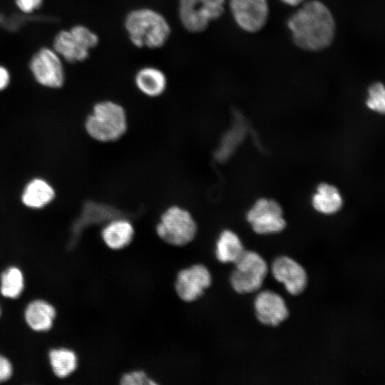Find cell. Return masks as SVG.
<instances>
[{
  "instance_id": "obj_27",
  "label": "cell",
  "mask_w": 385,
  "mask_h": 385,
  "mask_svg": "<svg viewBox=\"0 0 385 385\" xmlns=\"http://www.w3.org/2000/svg\"><path fill=\"white\" fill-rule=\"evenodd\" d=\"M308 0H280L284 4L291 7H299Z\"/></svg>"
},
{
  "instance_id": "obj_5",
  "label": "cell",
  "mask_w": 385,
  "mask_h": 385,
  "mask_svg": "<svg viewBox=\"0 0 385 385\" xmlns=\"http://www.w3.org/2000/svg\"><path fill=\"white\" fill-rule=\"evenodd\" d=\"M99 42L98 36L84 25H76L69 30H62L55 36L53 50L69 63L86 61L90 50Z\"/></svg>"
},
{
  "instance_id": "obj_6",
  "label": "cell",
  "mask_w": 385,
  "mask_h": 385,
  "mask_svg": "<svg viewBox=\"0 0 385 385\" xmlns=\"http://www.w3.org/2000/svg\"><path fill=\"white\" fill-rule=\"evenodd\" d=\"M227 0H178V13L183 28L192 34L201 33L210 24L221 18Z\"/></svg>"
},
{
  "instance_id": "obj_28",
  "label": "cell",
  "mask_w": 385,
  "mask_h": 385,
  "mask_svg": "<svg viewBox=\"0 0 385 385\" xmlns=\"http://www.w3.org/2000/svg\"><path fill=\"white\" fill-rule=\"evenodd\" d=\"M1 314H2V309H1V306L0 304V318L1 317Z\"/></svg>"
},
{
  "instance_id": "obj_22",
  "label": "cell",
  "mask_w": 385,
  "mask_h": 385,
  "mask_svg": "<svg viewBox=\"0 0 385 385\" xmlns=\"http://www.w3.org/2000/svg\"><path fill=\"white\" fill-rule=\"evenodd\" d=\"M366 104L371 110L385 114V86L381 83L370 86Z\"/></svg>"
},
{
  "instance_id": "obj_2",
  "label": "cell",
  "mask_w": 385,
  "mask_h": 385,
  "mask_svg": "<svg viewBox=\"0 0 385 385\" xmlns=\"http://www.w3.org/2000/svg\"><path fill=\"white\" fill-rule=\"evenodd\" d=\"M124 26L130 42L138 48H161L171 34L167 19L150 8H138L129 11Z\"/></svg>"
},
{
  "instance_id": "obj_12",
  "label": "cell",
  "mask_w": 385,
  "mask_h": 385,
  "mask_svg": "<svg viewBox=\"0 0 385 385\" xmlns=\"http://www.w3.org/2000/svg\"><path fill=\"white\" fill-rule=\"evenodd\" d=\"M271 272L290 294H299L307 286V274L304 268L289 257L282 255L274 259L271 265Z\"/></svg>"
},
{
  "instance_id": "obj_1",
  "label": "cell",
  "mask_w": 385,
  "mask_h": 385,
  "mask_svg": "<svg viewBox=\"0 0 385 385\" xmlns=\"http://www.w3.org/2000/svg\"><path fill=\"white\" fill-rule=\"evenodd\" d=\"M286 25L293 43L307 52L324 51L335 37L333 14L320 0H308L297 7L287 19Z\"/></svg>"
},
{
  "instance_id": "obj_20",
  "label": "cell",
  "mask_w": 385,
  "mask_h": 385,
  "mask_svg": "<svg viewBox=\"0 0 385 385\" xmlns=\"http://www.w3.org/2000/svg\"><path fill=\"white\" fill-rule=\"evenodd\" d=\"M312 203L317 212L324 215H332L341 209L343 200L336 187L324 183L317 186L312 196Z\"/></svg>"
},
{
  "instance_id": "obj_4",
  "label": "cell",
  "mask_w": 385,
  "mask_h": 385,
  "mask_svg": "<svg viewBox=\"0 0 385 385\" xmlns=\"http://www.w3.org/2000/svg\"><path fill=\"white\" fill-rule=\"evenodd\" d=\"M158 237L166 244L183 247L191 242L197 232V225L192 214L179 205L167 207L155 226Z\"/></svg>"
},
{
  "instance_id": "obj_19",
  "label": "cell",
  "mask_w": 385,
  "mask_h": 385,
  "mask_svg": "<svg viewBox=\"0 0 385 385\" xmlns=\"http://www.w3.org/2000/svg\"><path fill=\"white\" fill-rule=\"evenodd\" d=\"M242 241L232 230H223L219 235L215 246V255L222 263H235L245 252Z\"/></svg>"
},
{
  "instance_id": "obj_17",
  "label": "cell",
  "mask_w": 385,
  "mask_h": 385,
  "mask_svg": "<svg viewBox=\"0 0 385 385\" xmlns=\"http://www.w3.org/2000/svg\"><path fill=\"white\" fill-rule=\"evenodd\" d=\"M53 374L58 379H66L78 368V358L74 350L68 347L51 348L47 355Z\"/></svg>"
},
{
  "instance_id": "obj_14",
  "label": "cell",
  "mask_w": 385,
  "mask_h": 385,
  "mask_svg": "<svg viewBox=\"0 0 385 385\" xmlns=\"http://www.w3.org/2000/svg\"><path fill=\"white\" fill-rule=\"evenodd\" d=\"M57 316L56 307L41 298L29 301L24 309L23 317L26 326L36 333H46L53 327Z\"/></svg>"
},
{
  "instance_id": "obj_16",
  "label": "cell",
  "mask_w": 385,
  "mask_h": 385,
  "mask_svg": "<svg viewBox=\"0 0 385 385\" xmlns=\"http://www.w3.org/2000/svg\"><path fill=\"white\" fill-rule=\"evenodd\" d=\"M138 90L150 98H156L164 93L168 81L165 73L154 66H145L139 69L134 78Z\"/></svg>"
},
{
  "instance_id": "obj_8",
  "label": "cell",
  "mask_w": 385,
  "mask_h": 385,
  "mask_svg": "<svg viewBox=\"0 0 385 385\" xmlns=\"http://www.w3.org/2000/svg\"><path fill=\"white\" fill-rule=\"evenodd\" d=\"M230 11L242 31L255 34L266 26L270 16L268 0H228Z\"/></svg>"
},
{
  "instance_id": "obj_25",
  "label": "cell",
  "mask_w": 385,
  "mask_h": 385,
  "mask_svg": "<svg viewBox=\"0 0 385 385\" xmlns=\"http://www.w3.org/2000/svg\"><path fill=\"white\" fill-rule=\"evenodd\" d=\"M42 3L43 0H16L18 8L25 14H30L38 9Z\"/></svg>"
},
{
  "instance_id": "obj_13",
  "label": "cell",
  "mask_w": 385,
  "mask_h": 385,
  "mask_svg": "<svg viewBox=\"0 0 385 385\" xmlns=\"http://www.w3.org/2000/svg\"><path fill=\"white\" fill-rule=\"evenodd\" d=\"M257 319L263 324L275 327L284 321L289 310L284 299L272 290L258 293L254 301Z\"/></svg>"
},
{
  "instance_id": "obj_18",
  "label": "cell",
  "mask_w": 385,
  "mask_h": 385,
  "mask_svg": "<svg viewBox=\"0 0 385 385\" xmlns=\"http://www.w3.org/2000/svg\"><path fill=\"white\" fill-rule=\"evenodd\" d=\"M55 197V191L46 180L35 178L25 187L21 199L23 203L31 208L39 209L50 203Z\"/></svg>"
},
{
  "instance_id": "obj_21",
  "label": "cell",
  "mask_w": 385,
  "mask_h": 385,
  "mask_svg": "<svg viewBox=\"0 0 385 385\" xmlns=\"http://www.w3.org/2000/svg\"><path fill=\"white\" fill-rule=\"evenodd\" d=\"M25 289V276L17 265H9L0 273V294L5 299H17Z\"/></svg>"
},
{
  "instance_id": "obj_23",
  "label": "cell",
  "mask_w": 385,
  "mask_h": 385,
  "mask_svg": "<svg viewBox=\"0 0 385 385\" xmlns=\"http://www.w3.org/2000/svg\"><path fill=\"white\" fill-rule=\"evenodd\" d=\"M120 384L123 385H155L153 380L143 370H133L124 373L120 378Z\"/></svg>"
},
{
  "instance_id": "obj_26",
  "label": "cell",
  "mask_w": 385,
  "mask_h": 385,
  "mask_svg": "<svg viewBox=\"0 0 385 385\" xmlns=\"http://www.w3.org/2000/svg\"><path fill=\"white\" fill-rule=\"evenodd\" d=\"M10 81V75L8 70L0 66V91L7 87Z\"/></svg>"
},
{
  "instance_id": "obj_15",
  "label": "cell",
  "mask_w": 385,
  "mask_h": 385,
  "mask_svg": "<svg viewBox=\"0 0 385 385\" xmlns=\"http://www.w3.org/2000/svg\"><path fill=\"white\" fill-rule=\"evenodd\" d=\"M135 236L132 222L122 217L109 220L101 231L103 242L109 249L117 251L128 247Z\"/></svg>"
},
{
  "instance_id": "obj_10",
  "label": "cell",
  "mask_w": 385,
  "mask_h": 385,
  "mask_svg": "<svg viewBox=\"0 0 385 385\" xmlns=\"http://www.w3.org/2000/svg\"><path fill=\"white\" fill-rule=\"evenodd\" d=\"M30 70L41 85L51 88H61L64 83L65 75L61 56L49 48H42L31 58Z\"/></svg>"
},
{
  "instance_id": "obj_24",
  "label": "cell",
  "mask_w": 385,
  "mask_h": 385,
  "mask_svg": "<svg viewBox=\"0 0 385 385\" xmlns=\"http://www.w3.org/2000/svg\"><path fill=\"white\" fill-rule=\"evenodd\" d=\"M14 374V366L6 355L0 352V384L10 380Z\"/></svg>"
},
{
  "instance_id": "obj_7",
  "label": "cell",
  "mask_w": 385,
  "mask_h": 385,
  "mask_svg": "<svg viewBox=\"0 0 385 385\" xmlns=\"http://www.w3.org/2000/svg\"><path fill=\"white\" fill-rule=\"evenodd\" d=\"M235 264L230 278L233 289L240 294L260 289L268 272L265 259L256 252L245 251Z\"/></svg>"
},
{
  "instance_id": "obj_11",
  "label": "cell",
  "mask_w": 385,
  "mask_h": 385,
  "mask_svg": "<svg viewBox=\"0 0 385 385\" xmlns=\"http://www.w3.org/2000/svg\"><path fill=\"white\" fill-rule=\"evenodd\" d=\"M212 284V275L202 264H194L177 273L174 289L183 302L190 303L199 299Z\"/></svg>"
},
{
  "instance_id": "obj_3",
  "label": "cell",
  "mask_w": 385,
  "mask_h": 385,
  "mask_svg": "<svg viewBox=\"0 0 385 385\" xmlns=\"http://www.w3.org/2000/svg\"><path fill=\"white\" fill-rule=\"evenodd\" d=\"M86 133L100 143L120 140L128 130V117L120 103L110 100L96 103L84 122Z\"/></svg>"
},
{
  "instance_id": "obj_9",
  "label": "cell",
  "mask_w": 385,
  "mask_h": 385,
  "mask_svg": "<svg viewBox=\"0 0 385 385\" xmlns=\"http://www.w3.org/2000/svg\"><path fill=\"white\" fill-rule=\"evenodd\" d=\"M247 220L259 235L279 233L286 227L280 205L272 199L257 200L247 213Z\"/></svg>"
}]
</instances>
